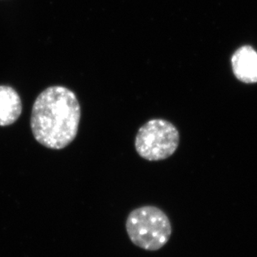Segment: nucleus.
I'll return each instance as SVG.
<instances>
[{
	"mask_svg": "<svg viewBox=\"0 0 257 257\" xmlns=\"http://www.w3.org/2000/svg\"><path fill=\"white\" fill-rule=\"evenodd\" d=\"M129 239L143 250H160L172 235V224L165 212L154 206H144L129 213L126 221Z\"/></svg>",
	"mask_w": 257,
	"mask_h": 257,
	"instance_id": "f03ea898",
	"label": "nucleus"
},
{
	"mask_svg": "<svg viewBox=\"0 0 257 257\" xmlns=\"http://www.w3.org/2000/svg\"><path fill=\"white\" fill-rule=\"evenodd\" d=\"M179 143V132L172 122L165 119H151L139 129L135 148L143 159L158 162L173 155Z\"/></svg>",
	"mask_w": 257,
	"mask_h": 257,
	"instance_id": "7ed1b4c3",
	"label": "nucleus"
},
{
	"mask_svg": "<svg viewBox=\"0 0 257 257\" xmlns=\"http://www.w3.org/2000/svg\"><path fill=\"white\" fill-rule=\"evenodd\" d=\"M81 107L75 93L63 86H52L38 96L32 108V133L41 145L63 149L74 140Z\"/></svg>",
	"mask_w": 257,
	"mask_h": 257,
	"instance_id": "f257e3e1",
	"label": "nucleus"
},
{
	"mask_svg": "<svg viewBox=\"0 0 257 257\" xmlns=\"http://www.w3.org/2000/svg\"><path fill=\"white\" fill-rule=\"evenodd\" d=\"M22 101L10 86L0 85V126L15 123L22 113Z\"/></svg>",
	"mask_w": 257,
	"mask_h": 257,
	"instance_id": "39448f33",
	"label": "nucleus"
},
{
	"mask_svg": "<svg viewBox=\"0 0 257 257\" xmlns=\"http://www.w3.org/2000/svg\"><path fill=\"white\" fill-rule=\"evenodd\" d=\"M233 73L238 80L245 83H257V52L250 45L236 50L230 58Z\"/></svg>",
	"mask_w": 257,
	"mask_h": 257,
	"instance_id": "20e7f679",
	"label": "nucleus"
}]
</instances>
